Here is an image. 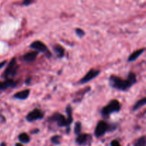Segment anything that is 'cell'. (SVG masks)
I'll use <instances>...</instances> for the list:
<instances>
[{
    "instance_id": "6da1fadb",
    "label": "cell",
    "mask_w": 146,
    "mask_h": 146,
    "mask_svg": "<svg viewBox=\"0 0 146 146\" xmlns=\"http://www.w3.org/2000/svg\"><path fill=\"white\" fill-rule=\"evenodd\" d=\"M109 85L115 89L120 91H126L132 86V84L129 82L128 79H122L120 77L115 75H111L109 77Z\"/></svg>"
},
{
    "instance_id": "7a4b0ae2",
    "label": "cell",
    "mask_w": 146,
    "mask_h": 146,
    "mask_svg": "<svg viewBox=\"0 0 146 146\" xmlns=\"http://www.w3.org/2000/svg\"><path fill=\"white\" fill-rule=\"evenodd\" d=\"M121 106L118 100H111L106 106L101 110V115L104 118H108L111 114L118 113L121 111Z\"/></svg>"
},
{
    "instance_id": "3957f363",
    "label": "cell",
    "mask_w": 146,
    "mask_h": 146,
    "mask_svg": "<svg viewBox=\"0 0 146 146\" xmlns=\"http://www.w3.org/2000/svg\"><path fill=\"white\" fill-rule=\"evenodd\" d=\"M19 68V66L17 64V59L16 58H13L7 66L2 76L6 79L13 78L17 74Z\"/></svg>"
},
{
    "instance_id": "277c9868",
    "label": "cell",
    "mask_w": 146,
    "mask_h": 146,
    "mask_svg": "<svg viewBox=\"0 0 146 146\" xmlns=\"http://www.w3.org/2000/svg\"><path fill=\"white\" fill-rule=\"evenodd\" d=\"M49 121L51 122H56L58 127H67L71 125L67 118L59 113H55L49 118Z\"/></svg>"
},
{
    "instance_id": "5b68a950",
    "label": "cell",
    "mask_w": 146,
    "mask_h": 146,
    "mask_svg": "<svg viewBox=\"0 0 146 146\" xmlns=\"http://www.w3.org/2000/svg\"><path fill=\"white\" fill-rule=\"evenodd\" d=\"M107 131H108V124L104 121H100L96 127L94 134L96 137L100 138L104 136Z\"/></svg>"
},
{
    "instance_id": "8992f818",
    "label": "cell",
    "mask_w": 146,
    "mask_h": 146,
    "mask_svg": "<svg viewBox=\"0 0 146 146\" xmlns=\"http://www.w3.org/2000/svg\"><path fill=\"white\" fill-rule=\"evenodd\" d=\"M30 48H33V49L36 50V51L38 52H41L44 53V54H46L47 56L48 57V55L51 57V53L48 51V48H47V46L44 44L43 42L40 41H35L34 42L31 43L30 44Z\"/></svg>"
},
{
    "instance_id": "52a82bcc",
    "label": "cell",
    "mask_w": 146,
    "mask_h": 146,
    "mask_svg": "<svg viewBox=\"0 0 146 146\" xmlns=\"http://www.w3.org/2000/svg\"><path fill=\"white\" fill-rule=\"evenodd\" d=\"M44 114L43 113L42 111L39 109L33 110V111H30L27 115L26 116V120L28 122H34V121H37V120H41L44 118Z\"/></svg>"
},
{
    "instance_id": "ba28073f",
    "label": "cell",
    "mask_w": 146,
    "mask_h": 146,
    "mask_svg": "<svg viewBox=\"0 0 146 146\" xmlns=\"http://www.w3.org/2000/svg\"><path fill=\"white\" fill-rule=\"evenodd\" d=\"M100 74H101V71L92 68V69H91L90 71H88V73L80 80L78 83H79L80 84H86V83L89 82V81H91V80H93L94 78H96Z\"/></svg>"
},
{
    "instance_id": "9c48e42d",
    "label": "cell",
    "mask_w": 146,
    "mask_h": 146,
    "mask_svg": "<svg viewBox=\"0 0 146 146\" xmlns=\"http://www.w3.org/2000/svg\"><path fill=\"white\" fill-rule=\"evenodd\" d=\"M91 139V136L89 134H78V136L76 138L75 141L76 143L78 144V145H86Z\"/></svg>"
},
{
    "instance_id": "30bf717a",
    "label": "cell",
    "mask_w": 146,
    "mask_h": 146,
    "mask_svg": "<svg viewBox=\"0 0 146 146\" xmlns=\"http://www.w3.org/2000/svg\"><path fill=\"white\" fill-rule=\"evenodd\" d=\"M16 86H17V82L14 81L12 78L6 79L3 82L0 81V90H5L8 88H14Z\"/></svg>"
},
{
    "instance_id": "8fae6325",
    "label": "cell",
    "mask_w": 146,
    "mask_h": 146,
    "mask_svg": "<svg viewBox=\"0 0 146 146\" xmlns=\"http://www.w3.org/2000/svg\"><path fill=\"white\" fill-rule=\"evenodd\" d=\"M38 54V52L36 51H31V52L27 53V54H25L24 56H23V60H24L25 62H27V63L34 62V61L36 59Z\"/></svg>"
},
{
    "instance_id": "7c38bea8",
    "label": "cell",
    "mask_w": 146,
    "mask_h": 146,
    "mask_svg": "<svg viewBox=\"0 0 146 146\" xmlns=\"http://www.w3.org/2000/svg\"><path fill=\"white\" fill-rule=\"evenodd\" d=\"M29 94V89H24L21 91H19V92L16 93L14 95V98H17L18 100H26L27 98H28Z\"/></svg>"
},
{
    "instance_id": "4fadbf2b",
    "label": "cell",
    "mask_w": 146,
    "mask_h": 146,
    "mask_svg": "<svg viewBox=\"0 0 146 146\" xmlns=\"http://www.w3.org/2000/svg\"><path fill=\"white\" fill-rule=\"evenodd\" d=\"M144 51H145V48H141V49H138L137 51H134L133 53H132V54L129 56V57H128V62H132V61H134L135 60H136L137 58L141 55V54H143Z\"/></svg>"
},
{
    "instance_id": "5bb4252c",
    "label": "cell",
    "mask_w": 146,
    "mask_h": 146,
    "mask_svg": "<svg viewBox=\"0 0 146 146\" xmlns=\"http://www.w3.org/2000/svg\"><path fill=\"white\" fill-rule=\"evenodd\" d=\"M53 50L55 52V54H56L58 58H62L64 56V54H65V50H64V47L62 46L59 45V44H55L53 46Z\"/></svg>"
},
{
    "instance_id": "9a60e30c",
    "label": "cell",
    "mask_w": 146,
    "mask_h": 146,
    "mask_svg": "<svg viewBox=\"0 0 146 146\" xmlns=\"http://www.w3.org/2000/svg\"><path fill=\"white\" fill-rule=\"evenodd\" d=\"M19 141L22 143H29L30 142V137L26 133H22L18 136Z\"/></svg>"
},
{
    "instance_id": "2e32d148",
    "label": "cell",
    "mask_w": 146,
    "mask_h": 146,
    "mask_svg": "<svg viewBox=\"0 0 146 146\" xmlns=\"http://www.w3.org/2000/svg\"><path fill=\"white\" fill-rule=\"evenodd\" d=\"M145 104H146V98H142V99L139 100V101H137V102L135 103V105L133 106V111H137V110H138L139 108H141V107H143V106H145Z\"/></svg>"
},
{
    "instance_id": "e0dca14e",
    "label": "cell",
    "mask_w": 146,
    "mask_h": 146,
    "mask_svg": "<svg viewBox=\"0 0 146 146\" xmlns=\"http://www.w3.org/2000/svg\"><path fill=\"white\" fill-rule=\"evenodd\" d=\"M66 112L67 114V120L68 121V122L71 124L73 121V116H72V108L69 105L67 106V107L66 108Z\"/></svg>"
},
{
    "instance_id": "ac0fdd59",
    "label": "cell",
    "mask_w": 146,
    "mask_h": 146,
    "mask_svg": "<svg viewBox=\"0 0 146 146\" xmlns=\"http://www.w3.org/2000/svg\"><path fill=\"white\" fill-rule=\"evenodd\" d=\"M61 136L60 135H54L53 137H51V141L55 145H59L61 144Z\"/></svg>"
},
{
    "instance_id": "d6986e66",
    "label": "cell",
    "mask_w": 146,
    "mask_h": 146,
    "mask_svg": "<svg viewBox=\"0 0 146 146\" xmlns=\"http://www.w3.org/2000/svg\"><path fill=\"white\" fill-rule=\"evenodd\" d=\"M145 136H142L138 139L134 146H145Z\"/></svg>"
},
{
    "instance_id": "ffe728a7",
    "label": "cell",
    "mask_w": 146,
    "mask_h": 146,
    "mask_svg": "<svg viewBox=\"0 0 146 146\" xmlns=\"http://www.w3.org/2000/svg\"><path fill=\"white\" fill-rule=\"evenodd\" d=\"M81 122H76L75 123V127H74V133L76 135H78V134L81 133Z\"/></svg>"
},
{
    "instance_id": "44dd1931",
    "label": "cell",
    "mask_w": 146,
    "mask_h": 146,
    "mask_svg": "<svg viewBox=\"0 0 146 146\" xmlns=\"http://www.w3.org/2000/svg\"><path fill=\"white\" fill-rule=\"evenodd\" d=\"M76 35L78 36V37H80V38H81V37H83L84 35H85V31H84L83 29H79V28L76 29Z\"/></svg>"
},
{
    "instance_id": "7402d4cb",
    "label": "cell",
    "mask_w": 146,
    "mask_h": 146,
    "mask_svg": "<svg viewBox=\"0 0 146 146\" xmlns=\"http://www.w3.org/2000/svg\"><path fill=\"white\" fill-rule=\"evenodd\" d=\"M34 1V0H24L22 2V4L24 6H29Z\"/></svg>"
},
{
    "instance_id": "603a6c76",
    "label": "cell",
    "mask_w": 146,
    "mask_h": 146,
    "mask_svg": "<svg viewBox=\"0 0 146 146\" xmlns=\"http://www.w3.org/2000/svg\"><path fill=\"white\" fill-rule=\"evenodd\" d=\"M111 146H121V145L118 141H116V140H114V141H111Z\"/></svg>"
},
{
    "instance_id": "cb8c5ba5",
    "label": "cell",
    "mask_w": 146,
    "mask_h": 146,
    "mask_svg": "<svg viewBox=\"0 0 146 146\" xmlns=\"http://www.w3.org/2000/svg\"><path fill=\"white\" fill-rule=\"evenodd\" d=\"M6 64H7V61H3L2 62L0 63V69H1V68H2L3 67L6 65Z\"/></svg>"
},
{
    "instance_id": "d4e9b609",
    "label": "cell",
    "mask_w": 146,
    "mask_h": 146,
    "mask_svg": "<svg viewBox=\"0 0 146 146\" xmlns=\"http://www.w3.org/2000/svg\"><path fill=\"white\" fill-rule=\"evenodd\" d=\"M30 81H31V78H28V79H27V80H26V81H25L26 84L29 85V83H30Z\"/></svg>"
},
{
    "instance_id": "484cf974",
    "label": "cell",
    "mask_w": 146,
    "mask_h": 146,
    "mask_svg": "<svg viewBox=\"0 0 146 146\" xmlns=\"http://www.w3.org/2000/svg\"><path fill=\"white\" fill-rule=\"evenodd\" d=\"M38 129H36L35 131H31V133H36L38 132Z\"/></svg>"
},
{
    "instance_id": "4316f807",
    "label": "cell",
    "mask_w": 146,
    "mask_h": 146,
    "mask_svg": "<svg viewBox=\"0 0 146 146\" xmlns=\"http://www.w3.org/2000/svg\"><path fill=\"white\" fill-rule=\"evenodd\" d=\"M0 146H7V144L4 142H2L1 144H0Z\"/></svg>"
},
{
    "instance_id": "83f0119b",
    "label": "cell",
    "mask_w": 146,
    "mask_h": 146,
    "mask_svg": "<svg viewBox=\"0 0 146 146\" xmlns=\"http://www.w3.org/2000/svg\"><path fill=\"white\" fill-rule=\"evenodd\" d=\"M15 146H23V145L21 143H16Z\"/></svg>"
}]
</instances>
